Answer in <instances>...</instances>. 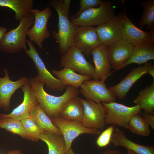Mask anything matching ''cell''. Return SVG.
Wrapping results in <instances>:
<instances>
[{
	"mask_svg": "<svg viewBox=\"0 0 154 154\" xmlns=\"http://www.w3.org/2000/svg\"><path fill=\"white\" fill-rule=\"evenodd\" d=\"M34 20V15L32 13L21 20L16 28L6 33L0 42V49L4 52L12 54L27 48L26 37Z\"/></svg>",
	"mask_w": 154,
	"mask_h": 154,
	"instance_id": "3",
	"label": "cell"
},
{
	"mask_svg": "<svg viewBox=\"0 0 154 154\" xmlns=\"http://www.w3.org/2000/svg\"><path fill=\"white\" fill-rule=\"evenodd\" d=\"M115 15L112 3L109 1H103L99 7L91 8L82 12L77 18L71 19V21L76 26H98L110 20Z\"/></svg>",
	"mask_w": 154,
	"mask_h": 154,
	"instance_id": "6",
	"label": "cell"
},
{
	"mask_svg": "<svg viewBox=\"0 0 154 154\" xmlns=\"http://www.w3.org/2000/svg\"><path fill=\"white\" fill-rule=\"evenodd\" d=\"M8 154H21V153L20 150H13L9 151Z\"/></svg>",
	"mask_w": 154,
	"mask_h": 154,
	"instance_id": "38",
	"label": "cell"
},
{
	"mask_svg": "<svg viewBox=\"0 0 154 154\" xmlns=\"http://www.w3.org/2000/svg\"><path fill=\"white\" fill-rule=\"evenodd\" d=\"M124 15L121 13L96 28L101 43L108 46L122 39Z\"/></svg>",
	"mask_w": 154,
	"mask_h": 154,
	"instance_id": "9",
	"label": "cell"
},
{
	"mask_svg": "<svg viewBox=\"0 0 154 154\" xmlns=\"http://www.w3.org/2000/svg\"><path fill=\"white\" fill-rule=\"evenodd\" d=\"M127 154H136L133 151L129 150H127Z\"/></svg>",
	"mask_w": 154,
	"mask_h": 154,
	"instance_id": "40",
	"label": "cell"
},
{
	"mask_svg": "<svg viewBox=\"0 0 154 154\" xmlns=\"http://www.w3.org/2000/svg\"><path fill=\"white\" fill-rule=\"evenodd\" d=\"M94 64V79L104 82L109 76L112 68L108 54V46L100 43L91 52Z\"/></svg>",
	"mask_w": 154,
	"mask_h": 154,
	"instance_id": "17",
	"label": "cell"
},
{
	"mask_svg": "<svg viewBox=\"0 0 154 154\" xmlns=\"http://www.w3.org/2000/svg\"><path fill=\"white\" fill-rule=\"evenodd\" d=\"M114 147L122 146L136 154H154V146L140 144L128 138L124 131L117 128L115 129L111 140Z\"/></svg>",
	"mask_w": 154,
	"mask_h": 154,
	"instance_id": "20",
	"label": "cell"
},
{
	"mask_svg": "<svg viewBox=\"0 0 154 154\" xmlns=\"http://www.w3.org/2000/svg\"><path fill=\"white\" fill-rule=\"evenodd\" d=\"M102 104L106 110L105 124H113L126 129L132 117L142 111L138 105L129 107L115 102Z\"/></svg>",
	"mask_w": 154,
	"mask_h": 154,
	"instance_id": "4",
	"label": "cell"
},
{
	"mask_svg": "<svg viewBox=\"0 0 154 154\" xmlns=\"http://www.w3.org/2000/svg\"><path fill=\"white\" fill-rule=\"evenodd\" d=\"M79 92L87 99L97 103L115 102L116 96L106 87L104 82L97 80L84 81L80 86Z\"/></svg>",
	"mask_w": 154,
	"mask_h": 154,
	"instance_id": "10",
	"label": "cell"
},
{
	"mask_svg": "<svg viewBox=\"0 0 154 154\" xmlns=\"http://www.w3.org/2000/svg\"><path fill=\"white\" fill-rule=\"evenodd\" d=\"M21 121L26 131V139L32 141H38L40 134L45 131L40 128L31 117Z\"/></svg>",
	"mask_w": 154,
	"mask_h": 154,
	"instance_id": "30",
	"label": "cell"
},
{
	"mask_svg": "<svg viewBox=\"0 0 154 154\" xmlns=\"http://www.w3.org/2000/svg\"><path fill=\"white\" fill-rule=\"evenodd\" d=\"M0 128L26 139V131L20 121L12 118L0 119Z\"/></svg>",
	"mask_w": 154,
	"mask_h": 154,
	"instance_id": "31",
	"label": "cell"
},
{
	"mask_svg": "<svg viewBox=\"0 0 154 154\" xmlns=\"http://www.w3.org/2000/svg\"><path fill=\"white\" fill-rule=\"evenodd\" d=\"M147 74L150 75L154 80V65L151 63H149Z\"/></svg>",
	"mask_w": 154,
	"mask_h": 154,
	"instance_id": "36",
	"label": "cell"
},
{
	"mask_svg": "<svg viewBox=\"0 0 154 154\" xmlns=\"http://www.w3.org/2000/svg\"><path fill=\"white\" fill-rule=\"evenodd\" d=\"M40 139L48 147V154H65V144L62 136L45 131L42 133Z\"/></svg>",
	"mask_w": 154,
	"mask_h": 154,
	"instance_id": "27",
	"label": "cell"
},
{
	"mask_svg": "<svg viewBox=\"0 0 154 154\" xmlns=\"http://www.w3.org/2000/svg\"><path fill=\"white\" fill-rule=\"evenodd\" d=\"M50 118L62 134L65 142L66 151L71 147L74 139L81 134L88 133L98 135L101 133L99 129L84 127L80 121H68L58 117Z\"/></svg>",
	"mask_w": 154,
	"mask_h": 154,
	"instance_id": "8",
	"label": "cell"
},
{
	"mask_svg": "<svg viewBox=\"0 0 154 154\" xmlns=\"http://www.w3.org/2000/svg\"><path fill=\"white\" fill-rule=\"evenodd\" d=\"M31 117L44 131L62 136L60 129L52 123L38 103L33 111Z\"/></svg>",
	"mask_w": 154,
	"mask_h": 154,
	"instance_id": "25",
	"label": "cell"
},
{
	"mask_svg": "<svg viewBox=\"0 0 154 154\" xmlns=\"http://www.w3.org/2000/svg\"><path fill=\"white\" fill-rule=\"evenodd\" d=\"M29 81L38 103L50 118L59 117V111L64 104L70 99L77 97L80 93L78 89L68 85L63 94L55 96L46 92L44 89V83L38 80L35 77L30 78Z\"/></svg>",
	"mask_w": 154,
	"mask_h": 154,
	"instance_id": "2",
	"label": "cell"
},
{
	"mask_svg": "<svg viewBox=\"0 0 154 154\" xmlns=\"http://www.w3.org/2000/svg\"><path fill=\"white\" fill-rule=\"evenodd\" d=\"M26 42L29 48L28 49L26 48L24 50L35 64L38 73L35 77L36 79L44 83L47 88L51 90L62 91L66 90L67 86L54 77L46 68L33 42L26 39Z\"/></svg>",
	"mask_w": 154,
	"mask_h": 154,
	"instance_id": "5",
	"label": "cell"
},
{
	"mask_svg": "<svg viewBox=\"0 0 154 154\" xmlns=\"http://www.w3.org/2000/svg\"><path fill=\"white\" fill-rule=\"evenodd\" d=\"M65 154H76L71 148V147L68 151H66Z\"/></svg>",
	"mask_w": 154,
	"mask_h": 154,
	"instance_id": "39",
	"label": "cell"
},
{
	"mask_svg": "<svg viewBox=\"0 0 154 154\" xmlns=\"http://www.w3.org/2000/svg\"><path fill=\"white\" fill-rule=\"evenodd\" d=\"M141 6L143 9L139 27L142 28L146 26V30L149 31L154 29V0L143 1L141 3Z\"/></svg>",
	"mask_w": 154,
	"mask_h": 154,
	"instance_id": "28",
	"label": "cell"
},
{
	"mask_svg": "<svg viewBox=\"0 0 154 154\" xmlns=\"http://www.w3.org/2000/svg\"><path fill=\"white\" fill-rule=\"evenodd\" d=\"M101 0H80V9L79 11L71 16V19L78 17L84 11L88 9L100 6L103 2Z\"/></svg>",
	"mask_w": 154,
	"mask_h": 154,
	"instance_id": "33",
	"label": "cell"
},
{
	"mask_svg": "<svg viewBox=\"0 0 154 154\" xmlns=\"http://www.w3.org/2000/svg\"><path fill=\"white\" fill-rule=\"evenodd\" d=\"M154 59V45L146 44L134 46L129 59L116 71L122 69L132 63L139 65Z\"/></svg>",
	"mask_w": 154,
	"mask_h": 154,
	"instance_id": "22",
	"label": "cell"
},
{
	"mask_svg": "<svg viewBox=\"0 0 154 154\" xmlns=\"http://www.w3.org/2000/svg\"><path fill=\"white\" fill-rule=\"evenodd\" d=\"M33 4V0H0V6L14 11L15 19L19 21L32 13Z\"/></svg>",
	"mask_w": 154,
	"mask_h": 154,
	"instance_id": "24",
	"label": "cell"
},
{
	"mask_svg": "<svg viewBox=\"0 0 154 154\" xmlns=\"http://www.w3.org/2000/svg\"><path fill=\"white\" fill-rule=\"evenodd\" d=\"M3 71L4 77H0V108L7 112L9 110L12 96L17 90L29 82V79L23 76L16 81H12L10 79L8 70L4 68Z\"/></svg>",
	"mask_w": 154,
	"mask_h": 154,
	"instance_id": "16",
	"label": "cell"
},
{
	"mask_svg": "<svg viewBox=\"0 0 154 154\" xmlns=\"http://www.w3.org/2000/svg\"><path fill=\"white\" fill-rule=\"evenodd\" d=\"M32 13L34 15L35 20L33 25L28 31L27 35L30 41L42 49L43 42L50 35L47 25L52 12L48 6L42 10L32 9Z\"/></svg>",
	"mask_w": 154,
	"mask_h": 154,
	"instance_id": "7",
	"label": "cell"
},
{
	"mask_svg": "<svg viewBox=\"0 0 154 154\" xmlns=\"http://www.w3.org/2000/svg\"><path fill=\"white\" fill-rule=\"evenodd\" d=\"M81 99L84 107L82 124L88 128L103 130L105 125V108L101 103L87 99Z\"/></svg>",
	"mask_w": 154,
	"mask_h": 154,
	"instance_id": "12",
	"label": "cell"
},
{
	"mask_svg": "<svg viewBox=\"0 0 154 154\" xmlns=\"http://www.w3.org/2000/svg\"><path fill=\"white\" fill-rule=\"evenodd\" d=\"M6 29L5 27H0V42L6 33Z\"/></svg>",
	"mask_w": 154,
	"mask_h": 154,
	"instance_id": "37",
	"label": "cell"
},
{
	"mask_svg": "<svg viewBox=\"0 0 154 154\" xmlns=\"http://www.w3.org/2000/svg\"><path fill=\"white\" fill-rule=\"evenodd\" d=\"M122 39L135 46L146 44H154V29L145 31L136 27L127 17L124 9Z\"/></svg>",
	"mask_w": 154,
	"mask_h": 154,
	"instance_id": "14",
	"label": "cell"
},
{
	"mask_svg": "<svg viewBox=\"0 0 154 154\" xmlns=\"http://www.w3.org/2000/svg\"><path fill=\"white\" fill-rule=\"evenodd\" d=\"M134 46L121 39L108 46V54L111 66L114 69L109 76L130 58Z\"/></svg>",
	"mask_w": 154,
	"mask_h": 154,
	"instance_id": "18",
	"label": "cell"
},
{
	"mask_svg": "<svg viewBox=\"0 0 154 154\" xmlns=\"http://www.w3.org/2000/svg\"><path fill=\"white\" fill-rule=\"evenodd\" d=\"M73 39L74 46L87 56L101 43L96 28L92 26H78Z\"/></svg>",
	"mask_w": 154,
	"mask_h": 154,
	"instance_id": "15",
	"label": "cell"
},
{
	"mask_svg": "<svg viewBox=\"0 0 154 154\" xmlns=\"http://www.w3.org/2000/svg\"><path fill=\"white\" fill-rule=\"evenodd\" d=\"M149 64L147 62L142 66L133 68L119 83L109 89L118 98H125L133 84L142 76L147 74Z\"/></svg>",
	"mask_w": 154,
	"mask_h": 154,
	"instance_id": "19",
	"label": "cell"
},
{
	"mask_svg": "<svg viewBox=\"0 0 154 154\" xmlns=\"http://www.w3.org/2000/svg\"><path fill=\"white\" fill-rule=\"evenodd\" d=\"M133 102L139 105L143 112L154 114V80L151 84L140 91Z\"/></svg>",
	"mask_w": 154,
	"mask_h": 154,
	"instance_id": "26",
	"label": "cell"
},
{
	"mask_svg": "<svg viewBox=\"0 0 154 154\" xmlns=\"http://www.w3.org/2000/svg\"><path fill=\"white\" fill-rule=\"evenodd\" d=\"M23 94V102L8 114L0 113V119L12 118L19 121L31 117V113L38 103L29 81L21 88Z\"/></svg>",
	"mask_w": 154,
	"mask_h": 154,
	"instance_id": "13",
	"label": "cell"
},
{
	"mask_svg": "<svg viewBox=\"0 0 154 154\" xmlns=\"http://www.w3.org/2000/svg\"><path fill=\"white\" fill-rule=\"evenodd\" d=\"M60 65L64 68L71 69L84 75L93 77L94 67L87 60L81 51L75 46L70 47L60 57Z\"/></svg>",
	"mask_w": 154,
	"mask_h": 154,
	"instance_id": "11",
	"label": "cell"
},
{
	"mask_svg": "<svg viewBox=\"0 0 154 154\" xmlns=\"http://www.w3.org/2000/svg\"><path fill=\"white\" fill-rule=\"evenodd\" d=\"M140 114L143 118L145 121L150 126L152 129H154V115L153 114L146 113L142 111Z\"/></svg>",
	"mask_w": 154,
	"mask_h": 154,
	"instance_id": "34",
	"label": "cell"
},
{
	"mask_svg": "<svg viewBox=\"0 0 154 154\" xmlns=\"http://www.w3.org/2000/svg\"><path fill=\"white\" fill-rule=\"evenodd\" d=\"M100 154H123V153L121 151L118 150L108 149L104 151Z\"/></svg>",
	"mask_w": 154,
	"mask_h": 154,
	"instance_id": "35",
	"label": "cell"
},
{
	"mask_svg": "<svg viewBox=\"0 0 154 154\" xmlns=\"http://www.w3.org/2000/svg\"><path fill=\"white\" fill-rule=\"evenodd\" d=\"M52 73L66 86L70 85L78 89L84 81L93 78L90 75L77 73L68 68H64L60 70L53 69Z\"/></svg>",
	"mask_w": 154,
	"mask_h": 154,
	"instance_id": "23",
	"label": "cell"
},
{
	"mask_svg": "<svg viewBox=\"0 0 154 154\" xmlns=\"http://www.w3.org/2000/svg\"><path fill=\"white\" fill-rule=\"evenodd\" d=\"M84 110L81 98L74 97L67 101L62 106L59 113L58 118L68 121L81 122Z\"/></svg>",
	"mask_w": 154,
	"mask_h": 154,
	"instance_id": "21",
	"label": "cell"
},
{
	"mask_svg": "<svg viewBox=\"0 0 154 154\" xmlns=\"http://www.w3.org/2000/svg\"><path fill=\"white\" fill-rule=\"evenodd\" d=\"M115 127L114 125L110 126L99 134L96 141V144L99 148L105 147L110 144L115 129Z\"/></svg>",
	"mask_w": 154,
	"mask_h": 154,
	"instance_id": "32",
	"label": "cell"
},
{
	"mask_svg": "<svg viewBox=\"0 0 154 154\" xmlns=\"http://www.w3.org/2000/svg\"><path fill=\"white\" fill-rule=\"evenodd\" d=\"M70 0H51L48 4L57 12L58 16V32L52 31L53 37L58 44L59 51L62 55L74 46V36L77 26L68 18Z\"/></svg>",
	"mask_w": 154,
	"mask_h": 154,
	"instance_id": "1",
	"label": "cell"
},
{
	"mask_svg": "<svg viewBox=\"0 0 154 154\" xmlns=\"http://www.w3.org/2000/svg\"><path fill=\"white\" fill-rule=\"evenodd\" d=\"M128 129L132 133L143 136H148L150 134L149 125L140 114H136L131 118Z\"/></svg>",
	"mask_w": 154,
	"mask_h": 154,
	"instance_id": "29",
	"label": "cell"
}]
</instances>
